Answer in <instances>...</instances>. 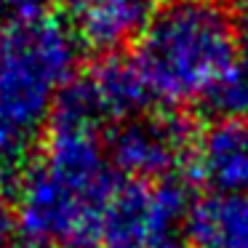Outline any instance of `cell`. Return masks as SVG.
<instances>
[{
    "label": "cell",
    "mask_w": 248,
    "mask_h": 248,
    "mask_svg": "<svg viewBox=\"0 0 248 248\" xmlns=\"http://www.w3.org/2000/svg\"><path fill=\"white\" fill-rule=\"evenodd\" d=\"M80 40L64 16L27 11L0 30V179L43 144L56 104L78 78Z\"/></svg>",
    "instance_id": "cell-2"
},
{
    "label": "cell",
    "mask_w": 248,
    "mask_h": 248,
    "mask_svg": "<svg viewBox=\"0 0 248 248\" xmlns=\"http://www.w3.org/2000/svg\"><path fill=\"white\" fill-rule=\"evenodd\" d=\"M118 173L102 131L54 112L43 144L14 179V214L24 246L96 248Z\"/></svg>",
    "instance_id": "cell-1"
},
{
    "label": "cell",
    "mask_w": 248,
    "mask_h": 248,
    "mask_svg": "<svg viewBox=\"0 0 248 248\" xmlns=\"http://www.w3.org/2000/svg\"><path fill=\"white\" fill-rule=\"evenodd\" d=\"M48 3H54V0H24V14L27 11H48Z\"/></svg>",
    "instance_id": "cell-13"
},
{
    "label": "cell",
    "mask_w": 248,
    "mask_h": 248,
    "mask_svg": "<svg viewBox=\"0 0 248 248\" xmlns=\"http://www.w3.org/2000/svg\"><path fill=\"white\" fill-rule=\"evenodd\" d=\"M131 56L152 102L192 104L240 56V27L221 0H166L152 11Z\"/></svg>",
    "instance_id": "cell-3"
},
{
    "label": "cell",
    "mask_w": 248,
    "mask_h": 248,
    "mask_svg": "<svg viewBox=\"0 0 248 248\" xmlns=\"http://www.w3.org/2000/svg\"><path fill=\"white\" fill-rule=\"evenodd\" d=\"M67 24L80 46L99 54H118L125 43H136L147 27L155 0H64Z\"/></svg>",
    "instance_id": "cell-7"
},
{
    "label": "cell",
    "mask_w": 248,
    "mask_h": 248,
    "mask_svg": "<svg viewBox=\"0 0 248 248\" xmlns=\"http://www.w3.org/2000/svg\"><path fill=\"white\" fill-rule=\"evenodd\" d=\"M19 14H24V0H0V30Z\"/></svg>",
    "instance_id": "cell-12"
},
{
    "label": "cell",
    "mask_w": 248,
    "mask_h": 248,
    "mask_svg": "<svg viewBox=\"0 0 248 248\" xmlns=\"http://www.w3.org/2000/svg\"><path fill=\"white\" fill-rule=\"evenodd\" d=\"M152 93L136 67L134 56L104 54L83 75L67 86L56 112L78 118L102 131V125H118L128 118L147 112Z\"/></svg>",
    "instance_id": "cell-6"
},
{
    "label": "cell",
    "mask_w": 248,
    "mask_h": 248,
    "mask_svg": "<svg viewBox=\"0 0 248 248\" xmlns=\"http://www.w3.org/2000/svg\"><path fill=\"white\" fill-rule=\"evenodd\" d=\"M192 240L200 248H248V198L211 195L195 208Z\"/></svg>",
    "instance_id": "cell-9"
},
{
    "label": "cell",
    "mask_w": 248,
    "mask_h": 248,
    "mask_svg": "<svg viewBox=\"0 0 248 248\" xmlns=\"http://www.w3.org/2000/svg\"><path fill=\"white\" fill-rule=\"evenodd\" d=\"M200 109L211 120H248V54H240L205 91Z\"/></svg>",
    "instance_id": "cell-10"
},
{
    "label": "cell",
    "mask_w": 248,
    "mask_h": 248,
    "mask_svg": "<svg viewBox=\"0 0 248 248\" xmlns=\"http://www.w3.org/2000/svg\"><path fill=\"white\" fill-rule=\"evenodd\" d=\"M192 168L214 195L248 198V120H216L195 139Z\"/></svg>",
    "instance_id": "cell-8"
},
{
    "label": "cell",
    "mask_w": 248,
    "mask_h": 248,
    "mask_svg": "<svg viewBox=\"0 0 248 248\" xmlns=\"http://www.w3.org/2000/svg\"><path fill=\"white\" fill-rule=\"evenodd\" d=\"M112 171L131 182H166L192 160V128L182 115L141 112L112 125L104 139Z\"/></svg>",
    "instance_id": "cell-5"
},
{
    "label": "cell",
    "mask_w": 248,
    "mask_h": 248,
    "mask_svg": "<svg viewBox=\"0 0 248 248\" xmlns=\"http://www.w3.org/2000/svg\"><path fill=\"white\" fill-rule=\"evenodd\" d=\"M198 203L182 176L152 184L118 176L96 248H189Z\"/></svg>",
    "instance_id": "cell-4"
},
{
    "label": "cell",
    "mask_w": 248,
    "mask_h": 248,
    "mask_svg": "<svg viewBox=\"0 0 248 248\" xmlns=\"http://www.w3.org/2000/svg\"><path fill=\"white\" fill-rule=\"evenodd\" d=\"M19 221L14 214V205L0 200V248H19Z\"/></svg>",
    "instance_id": "cell-11"
}]
</instances>
